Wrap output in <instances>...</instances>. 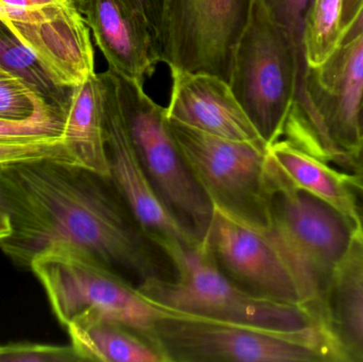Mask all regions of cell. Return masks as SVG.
I'll return each instance as SVG.
<instances>
[{
    "label": "cell",
    "instance_id": "obj_7",
    "mask_svg": "<svg viewBox=\"0 0 363 362\" xmlns=\"http://www.w3.org/2000/svg\"><path fill=\"white\" fill-rule=\"evenodd\" d=\"M168 120L182 157L213 208L268 227L272 196L268 145L226 140Z\"/></svg>",
    "mask_w": 363,
    "mask_h": 362
},
{
    "label": "cell",
    "instance_id": "obj_21",
    "mask_svg": "<svg viewBox=\"0 0 363 362\" xmlns=\"http://www.w3.org/2000/svg\"><path fill=\"white\" fill-rule=\"evenodd\" d=\"M343 0H313L303 31L307 67L323 64L340 44Z\"/></svg>",
    "mask_w": 363,
    "mask_h": 362
},
{
    "label": "cell",
    "instance_id": "obj_34",
    "mask_svg": "<svg viewBox=\"0 0 363 362\" xmlns=\"http://www.w3.org/2000/svg\"><path fill=\"white\" fill-rule=\"evenodd\" d=\"M0 19H1V21L4 19V15H2L1 12H0Z\"/></svg>",
    "mask_w": 363,
    "mask_h": 362
},
{
    "label": "cell",
    "instance_id": "obj_31",
    "mask_svg": "<svg viewBox=\"0 0 363 362\" xmlns=\"http://www.w3.org/2000/svg\"><path fill=\"white\" fill-rule=\"evenodd\" d=\"M347 171L353 172L363 178V140L359 148L350 159V169Z\"/></svg>",
    "mask_w": 363,
    "mask_h": 362
},
{
    "label": "cell",
    "instance_id": "obj_15",
    "mask_svg": "<svg viewBox=\"0 0 363 362\" xmlns=\"http://www.w3.org/2000/svg\"><path fill=\"white\" fill-rule=\"evenodd\" d=\"M170 72L168 119L226 140L267 144L223 79L204 72Z\"/></svg>",
    "mask_w": 363,
    "mask_h": 362
},
{
    "label": "cell",
    "instance_id": "obj_11",
    "mask_svg": "<svg viewBox=\"0 0 363 362\" xmlns=\"http://www.w3.org/2000/svg\"><path fill=\"white\" fill-rule=\"evenodd\" d=\"M213 208L203 239L224 274L256 297L311 308L291 261L269 227H255Z\"/></svg>",
    "mask_w": 363,
    "mask_h": 362
},
{
    "label": "cell",
    "instance_id": "obj_28",
    "mask_svg": "<svg viewBox=\"0 0 363 362\" xmlns=\"http://www.w3.org/2000/svg\"><path fill=\"white\" fill-rule=\"evenodd\" d=\"M345 182L353 201L358 227L363 233V178L353 172L345 171Z\"/></svg>",
    "mask_w": 363,
    "mask_h": 362
},
{
    "label": "cell",
    "instance_id": "obj_1",
    "mask_svg": "<svg viewBox=\"0 0 363 362\" xmlns=\"http://www.w3.org/2000/svg\"><path fill=\"white\" fill-rule=\"evenodd\" d=\"M0 213L10 234L2 252L19 267L40 255L72 251L140 284L172 278L110 176L53 159L0 166ZM131 281V280H130Z\"/></svg>",
    "mask_w": 363,
    "mask_h": 362
},
{
    "label": "cell",
    "instance_id": "obj_5",
    "mask_svg": "<svg viewBox=\"0 0 363 362\" xmlns=\"http://www.w3.org/2000/svg\"><path fill=\"white\" fill-rule=\"evenodd\" d=\"M228 84L268 146L279 140L302 72L287 30L258 0L237 43Z\"/></svg>",
    "mask_w": 363,
    "mask_h": 362
},
{
    "label": "cell",
    "instance_id": "obj_12",
    "mask_svg": "<svg viewBox=\"0 0 363 362\" xmlns=\"http://www.w3.org/2000/svg\"><path fill=\"white\" fill-rule=\"evenodd\" d=\"M4 21L60 86L95 74V53L79 0H0Z\"/></svg>",
    "mask_w": 363,
    "mask_h": 362
},
{
    "label": "cell",
    "instance_id": "obj_29",
    "mask_svg": "<svg viewBox=\"0 0 363 362\" xmlns=\"http://www.w3.org/2000/svg\"><path fill=\"white\" fill-rule=\"evenodd\" d=\"M363 34V4L358 14L356 15L351 25L341 34L340 44L339 46H345L350 43L357 40Z\"/></svg>",
    "mask_w": 363,
    "mask_h": 362
},
{
    "label": "cell",
    "instance_id": "obj_8",
    "mask_svg": "<svg viewBox=\"0 0 363 362\" xmlns=\"http://www.w3.org/2000/svg\"><path fill=\"white\" fill-rule=\"evenodd\" d=\"M30 269L42 283L55 317L65 327L80 315L94 312L157 341V323L179 314L157 305L123 274L86 255L72 251L46 253L34 259Z\"/></svg>",
    "mask_w": 363,
    "mask_h": 362
},
{
    "label": "cell",
    "instance_id": "obj_32",
    "mask_svg": "<svg viewBox=\"0 0 363 362\" xmlns=\"http://www.w3.org/2000/svg\"><path fill=\"white\" fill-rule=\"evenodd\" d=\"M10 225H9V221L6 220V217L0 213V240L2 238L6 237L10 234Z\"/></svg>",
    "mask_w": 363,
    "mask_h": 362
},
{
    "label": "cell",
    "instance_id": "obj_3",
    "mask_svg": "<svg viewBox=\"0 0 363 362\" xmlns=\"http://www.w3.org/2000/svg\"><path fill=\"white\" fill-rule=\"evenodd\" d=\"M362 91L363 34L339 46L321 65L307 68L281 137L349 170L350 159L362 144Z\"/></svg>",
    "mask_w": 363,
    "mask_h": 362
},
{
    "label": "cell",
    "instance_id": "obj_9",
    "mask_svg": "<svg viewBox=\"0 0 363 362\" xmlns=\"http://www.w3.org/2000/svg\"><path fill=\"white\" fill-rule=\"evenodd\" d=\"M114 74L128 132L153 188L174 216L203 238L213 205L182 157L167 110L145 93L144 84Z\"/></svg>",
    "mask_w": 363,
    "mask_h": 362
},
{
    "label": "cell",
    "instance_id": "obj_22",
    "mask_svg": "<svg viewBox=\"0 0 363 362\" xmlns=\"http://www.w3.org/2000/svg\"><path fill=\"white\" fill-rule=\"evenodd\" d=\"M64 123V113L48 104H42L32 116L23 120L0 118V144L62 138Z\"/></svg>",
    "mask_w": 363,
    "mask_h": 362
},
{
    "label": "cell",
    "instance_id": "obj_24",
    "mask_svg": "<svg viewBox=\"0 0 363 362\" xmlns=\"http://www.w3.org/2000/svg\"><path fill=\"white\" fill-rule=\"evenodd\" d=\"M258 1L266 6L273 18L279 25L283 26L289 33L296 48L298 64H300L303 85L305 74L308 68L305 60L304 48H303V31H304L305 18L313 0H258Z\"/></svg>",
    "mask_w": 363,
    "mask_h": 362
},
{
    "label": "cell",
    "instance_id": "obj_4",
    "mask_svg": "<svg viewBox=\"0 0 363 362\" xmlns=\"http://www.w3.org/2000/svg\"><path fill=\"white\" fill-rule=\"evenodd\" d=\"M169 362L340 361L324 329L287 332L177 314L155 325Z\"/></svg>",
    "mask_w": 363,
    "mask_h": 362
},
{
    "label": "cell",
    "instance_id": "obj_16",
    "mask_svg": "<svg viewBox=\"0 0 363 362\" xmlns=\"http://www.w3.org/2000/svg\"><path fill=\"white\" fill-rule=\"evenodd\" d=\"M320 310L340 361L363 362V233L359 227L326 285Z\"/></svg>",
    "mask_w": 363,
    "mask_h": 362
},
{
    "label": "cell",
    "instance_id": "obj_13",
    "mask_svg": "<svg viewBox=\"0 0 363 362\" xmlns=\"http://www.w3.org/2000/svg\"><path fill=\"white\" fill-rule=\"evenodd\" d=\"M102 103L104 144L111 179L147 235L194 244L202 238L184 225L153 188L136 153L121 113L114 72L97 74Z\"/></svg>",
    "mask_w": 363,
    "mask_h": 362
},
{
    "label": "cell",
    "instance_id": "obj_10",
    "mask_svg": "<svg viewBox=\"0 0 363 362\" xmlns=\"http://www.w3.org/2000/svg\"><path fill=\"white\" fill-rule=\"evenodd\" d=\"M254 0H164L160 59L170 70L204 72L230 83L237 43Z\"/></svg>",
    "mask_w": 363,
    "mask_h": 362
},
{
    "label": "cell",
    "instance_id": "obj_2",
    "mask_svg": "<svg viewBox=\"0 0 363 362\" xmlns=\"http://www.w3.org/2000/svg\"><path fill=\"white\" fill-rule=\"evenodd\" d=\"M151 242L167 257L174 273V278H148L138 285L157 305L181 314L279 331L324 329L321 317L311 308L256 297L235 284L220 269L203 238L194 244L165 238Z\"/></svg>",
    "mask_w": 363,
    "mask_h": 362
},
{
    "label": "cell",
    "instance_id": "obj_23",
    "mask_svg": "<svg viewBox=\"0 0 363 362\" xmlns=\"http://www.w3.org/2000/svg\"><path fill=\"white\" fill-rule=\"evenodd\" d=\"M42 104L48 103L21 79L0 66V118L23 120L32 116Z\"/></svg>",
    "mask_w": 363,
    "mask_h": 362
},
{
    "label": "cell",
    "instance_id": "obj_26",
    "mask_svg": "<svg viewBox=\"0 0 363 362\" xmlns=\"http://www.w3.org/2000/svg\"><path fill=\"white\" fill-rule=\"evenodd\" d=\"M40 159H60L72 163L62 138H49L19 144H0V166Z\"/></svg>",
    "mask_w": 363,
    "mask_h": 362
},
{
    "label": "cell",
    "instance_id": "obj_17",
    "mask_svg": "<svg viewBox=\"0 0 363 362\" xmlns=\"http://www.w3.org/2000/svg\"><path fill=\"white\" fill-rule=\"evenodd\" d=\"M66 329L83 362H169L155 339L97 312L80 315Z\"/></svg>",
    "mask_w": 363,
    "mask_h": 362
},
{
    "label": "cell",
    "instance_id": "obj_20",
    "mask_svg": "<svg viewBox=\"0 0 363 362\" xmlns=\"http://www.w3.org/2000/svg\"><path fill=\"white\" fill-rule=\"evenodd\" d=\"M0 66L21 79L46 103L66 115L72 89L60 86L36 55L0 19Z\"/></svg>",
    "mask_w": 363,
    "mask_h": 362
},
{
    "label": "cell",
    "instance_id": "obj_6",
    "mask_svg": "<svg viewBox=\"0 0 363 362\" xmlns=\"http://www.w3.org/2000/svg\"><path fill=\"white\" fill-rule=\"evenodd\" d=\"M269 163L272 176L269 229L291 261L309 305L321 316L322 295L349 252L358 225L332 204L294 186L270 157Z\"/></svg>",
    "mask_w": 363,
    "mask_h": 362
},
{
    "label": "cell",
    "instance_id": "obj_18",
    "mask_svg": "<svg viewBox=\"0 0 363 362\" xmlns=\"http://www.w3.org/2000/svg\"><path fill=\"white\" fill-rule=\"evenodd\" d=\"M62 140L72 163L111 178L102 127L101 93L96 72L72 89Z\"/></svg>",
    "mask_w": 363,
    "mask_h": 362
},
{
    "label": "cell",
    "instance_id": "obj_25",
    "mask_svg": "<svg viewBox=\"0 0 363 362\" xmlns=\"http://www.w3.org/2000/svg\"><path fill=\"white\" fill-rule=\"evenodd\" d=\"M0 362H83L74 346L40 344L0 346Z\"/></svg>",
    "mask_w": 363,
    "mask_h": 362
},
{
    "label": "cell",
    "instance_id": "obj_30",
    "mask_svg": "<svg viewBox=\"0 0 363 362\" xmlns=\"http://www.w3.org/2000/svg\"><path fill=\"white\" fill-rule=\"evenodd\" d=\"M363 0H343L342 15H341V34L351 25L356 15L359 12Z\"/></svg>",
    "mask_w": 363,
    "mask_h": 362
},
{
    "label": "cell",
    "instance_id": "obj_19",
    "mask_svg": "<svg viewBox=\"0 0 363 362\" xmlns=\"http://www.w3.org/2000/svg\"><path fill=\"white\" fill-rule=\"evenodd\" d=\"M268 154L294 186L328 202L357 223L345 170L285 138L269 145Z\"/></svg>",
    "mask_w": 363,
    "mask_h": 362
},
{
    "label": "cell",
    "instance_id": "obj_33",
    "mask_svg": "<svg viewBox=\"0 0 363 362\" xmlns=\"http://www.w3.org/2000/svg\"><path fill=\"white\" fill-rule=\"evenodd\" d=\"M358 127H359L360 138L363 140V91L360 99L359 108H358Z\"/></svg>",
    "mask_w": 363,
    "mask_h": 362
},
{
    "label": "cell",
    "instance_id": "obj_14",
    "mask_svg": "<svg viewBox=\"0 0 363 362\" xmlns=\"http://www.w3.org/2000/svg\"><path fill=\"white\" fill-rule=\"evenodd\" d=\"M108 69L144 84L161 62L152 30L133 0H79Z\"/></svg>",
    "mask_w": 363,
    "mask_h": 362
},
{
    "label": "cell",
    "instance_id": "obj_27",
    "mask_svg": "<svg viewBox=\"0 0 363 362\" xmlns=\"http://www.w3.org/2000/svg\"><path fill=\"white\" fill-rule=\"evenodd\" d=\"M133 1L146 17L159 49L162 21H163L164 0H133Z\"/></svg>",
    "mask_w": 363,
    "mask_h": 362
}]
</instances>
